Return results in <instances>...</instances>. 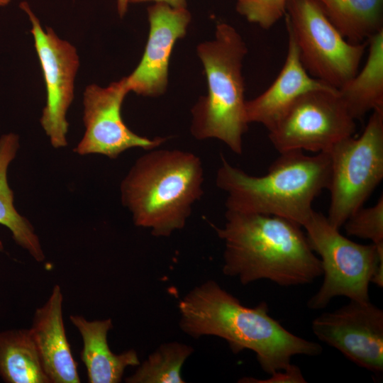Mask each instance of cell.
I'll use <instances>...</instances> for the list:
<instances>
[{"instance_id": "cell-2", "label": "cell", "mask_w": 383, "mask_h": 383, "mask_svg": "<svg viewBox=\"0 0 383 383\" xmlns=\"http://www.w3.org/2000/svg\"><path fill=\"white\" fill-rule=\"evenodd\" d=\"M301 227L279 216L227 210L224 226L216 228L224 243L223 274L243 284L260 279L283 287L311 283L322 269Z\"/></svg>"}, {"instance_id": "cell-4", "label": "cell", "mask_w": 383, "mask_h": 383, "mask_svg": "<svg viewBox=\"0 0 383 383\" xmlns=\"http://www.w3.org/2000/svg\"><path fill=\"white\" fill-rule=\"evenodd\" d=\"M155 149L139 157L123 179L121 199L136 226L168 237L184 227L201 196L204 169L192 152Z\"/></svg>"}, {"instance_id": "cell-19", "label": "cell", "mask_w": 383, "mask_h": 383, "mask_svg": "<svg viewBox=\"0 0 383 383\" xmlns=\"http://www.w3.org/2000/svg\"><path fill=\"white\" fill-rule=\"evenodd\" d=\"M0 377L6 383H50L30 328L0 332Z\"/></svg>"}, {"instance_id": "cell-8", "label": "cell", "mask_w": 383, "mask_h": 383, "mask_svg": "<svg viewBox=\"0 0 383 383\" xmlns=\"http://www.w3.org/2000/svg\"><path fill=\"white\" fill-rule=\"evenodd\" d=\"M285 16L286 27L311 76L338 89L356 74L367 40L348 41L316 0H288Z\"/></svg>"}, {"instance_id": "cell-5", "label": "cell", "mask_w": 383, "mask_h": 383, "mask_svg": "<svg viewBox=\"0 0 383 383\" xmlns=\"http://www.w3.org/2000/svg\"><path fill=\"white\" fill-rule=\"evenodd\" d=\"M247 48L231 26L220 23L213 40L200 44L208 94L192 110L191 132L198 140L216 138L233 152H243V135L249 124L245 113L243 60Z\"/></svg>"}, {"instance_id": "cell-27", "label": "cell", "mask_w": 383, "mask_h": 383, "mask_svg": "<svg viewBox=\"0 0 383 383\" xmlns=\"http://www.w3.org/2000/svg\"><path fill=\"white\" fill-rule=\"evenodd\" d=\"M11 0H0V6H4L9 4Z\"/></svg>"}, {"instance_id": "cell-23", "label": "cell", "mask_w": 383, "mask_h": 383, "mask_svg": "<svg viewBox=\"0 0 383 383\" xmlns=\"http://www.w3.org/2000/svg\"><path fill=\"white\" fill-rule=\"evenodd\" d=\"M288 0H237L236 9L249 22L272 28L286 14Z\"/></svg>"}, {"instance_id": "cell-24", "label": "cell", "mask_w": 383, "mask_h": 383, "mask_svg": "<svg viewBox=\"0 0 383 383\" xmlns=\"http://www.w3.org/2000/svg\"><path fill=\"white\" fill-rule=\"evenodd\" d=\"M271 377L266 379H257L252 377H245L239 382L248 383H305L306 382L301 370L296 365L291 364L286 369L277 371L270 374Z\"/></svg>"}, {"instance_id": "cell-16", "label": "cell", "mask_w": 383, "mask_h": 383, "mask_svg": "<svg viewBox=\"0 0 383 383\" xmlns=\"http://www.w3.org/2000/svg\"><path fill=\"white\" fill-rule=\"evenodd\" d=\"M70 320L82 339L80 358L89 382L118 383L127 367L140 365L135 350L116 354L110 350L107 336L113 328L111 318L89 321L82 316L71 315Z\"/></svg>"}, {"instance_id": "cell-14", "label": "cell", "mask_w": 383, "mask_h": 383, "mask_svg": "<svg viewBox=\"0 0 383 383\" xmlns=\"http://www.w3.org/2000/svg\"><path fill=\"white\" fill-rule=\"evenodd\" d=\"M287 32V52L279 74L263 93L245 102L248 123H258L267 130L304 94L313 90L335 89L308 73L301 61L295 39L288 28Z\"/></svg>"}, {"instance_id": "cell-1", "label": "cell", "mask_w": 383, "mask_h": 383, "mask_svg": "<svg viewBox=\"0 0 383 383\" xmlns=\"http://www.w3.org/2000/svg\"><path fill=\"white\" fill-rule=\"evenodd\" d=\"M179 326L188 335L220 337L234 353L250 350L269 374L286 369L294 355L321 353V345L289 332L269 315L261 302L247 307L216 282L208 280L189 291L178 304Z\"/></svg>"}, {"instance_id": "cell-25", "label": "cell", "mask_w": 383, "mask_h": 383, "mask_svg": "<svg viewBox=\"0 0 383 383\" xmlns=\"http://www.w3.org/2000/svg\"><path fill=\"white\" fill-rule=\"evenodd\" d=\"M153 1L155 3L166 4L173 8H186V0H129V3H141Z\"/></svg>"}, {"instance_id": "cell-13", "label": "cell", "mask_w": 383, "mask_h": 383, "mask_svg": "<svg viewBox=\"0 0 383 383\" xmlns=\"http://www.w3.org/2000/svg\"><path fill=\"white\" fill-rule=\"evenodd\" d=\"M150 32L142 59L125 77L129 91L157 96L166 89L170 57L176 41L184 37L191 19L186 8L155 3L148 9Z\"/></svg>"}, {"instance_id": "cell-12", "label": "cell", "mask_w": 383, "mask_h": 383, "mask_svg": "<svg viewBox=\"0 0 383 383\" xmlns=\"http://www.w3.org/2000/svg\"><path fill=\"white\" fill-rule=\"evenodd\" d=\"M321 341L337 349L358 366L383 371V311L370 301L350 302L321 314L311 324Z\"/></svg>"}, {"instance_id": "cell-26", "label": "cell", "mask_w": 383, "mask_h": 383, "mask_svg": "<svg viewBox=\"0 0 383 383\" xmlns=\"http://www.w3.org/2000/svg\"><path fill=\"white\" fill-rule=\"evenodd\" d=\"M129 4V0H117V9L121 17L126 13Z\"/></svg>"}, {"instance_id": "cell-15", "label": "cell", "mask_w": 383, "mask_h": 383, "mask_svg": "<svg viewBox=\"0 0 383 383\" xmlns=\"http://www.w3.org/2000/svg\"><path fill=\"white\" fill-rule=\"evenodd\" d=\"M62 303L61 287L55 284L46 302L36 309L30 330L50 383H79L77 364L64 326Z\"/></svg>"}, {"instance_id": "cell-7", "label": "cell", "mask_w": 383, "mask_h": 383, "mask_svg": "<svg viewBox=\"0 0 383 383\" xmlns=\"http://www.w3.org/2000/svg\"><path fill=\"white\" fill-rule=\"evenodd\" d=\"M328 152L331 203L326 217L340 229L383 178V109L372 111L358 138H345Z\"/></svg>"}, {"instance_id": "cell-11", "label": "cell", "mask_w": 383, "mask_h": 383, "mask_svg": "<svg viewBox=\"0 0 383 383\" xmlns=\"http://www.w3.org/2000/svg\"><path fill=\"white\" fill-rule=\"evenodd\" d=\"M129 92L126 78L107 87L88 86L83 96L84 134L74 148L79 155L99 154L117 158L133 148L150 150L157 148L165 138L150 139L133 133L123 121L121 109Z\"/></svg>"}, {"instance_id": "cell-9", "label": "cell", "mask_w": 383, "mask_h": 383, "mask_svg": "<svg viewBox=\"0 0 383 383\" xmlns=\"http://www.w3.org/2000/svg\"><path fill=\"white\" fill-rule=\"evenodd\" d=\"M269 131L279 152L290 150L328 152L340 140L353 136L355 120L338 91L318 89L300 96Z\"/></svg>"}, {"instance_id": "cell-21", "label": "cell", "mask_w": 383, "mask_h": 383, "mask_svg": "<svg viewBox=\"0 0 383 383\" xmlns=\"http://www.w3.org/2000/svg\"><path fill=\"white\" fill-rule=\"evenodd\" d=\"M194 350L190 345L170 342L160 345L130 377L127 383H184L182 368Z\"/></svg>"}, {"instance_id": "cell-6", "label": "cell", "mask_w": 383, "mask_h": 383, "mask_svg": "<svg viewBox=\"0 0 383 383\" xmlns=\"http://www.w3.org/2000/svg\"><path fill=\"white\" fill-rule=\"evenodd\" d=\"M302 227L311 248L319 256L323 275L318 291L307 302L309 308L323 309L337 296L370 301V284L383 287V246L348 239L315 211Z\"/></svg>"}, {"instance_id": "cell-22", "label": "cell", "mask_w": 383, "mask_h": 383, "mask_svg": "<svg viewBox=\"0 0 383 383\" xmlns=\"http://www.w3.org/2000/svg\"><path fill=\"white\" fill-rule=\"evenodd\" d=\"M343 226L348 235L370 240L377 246H383V196L375 205L357 209Z\"/></svg>"}, {"instance_id": "cell-3", "label": "cell", "mask_w": 383, "mask_h": 383, "mask_svg": "<svg viewBox=\"0 0 383 383\" xmlns=\"http://www.w3.org/2000/svg\"><path fill=\"white\" fill-rule=\"evenodd\" d=\"M221 160L216 182L227 194V210L279 216L301 227L313 211L314 199L329 183L328 152L315 155L302 150L281 152L261 177L251 176Z\"/></svg>"}, {"instance_id": "cell-10", "label": "cell", "mask_w": 383, "mask_h": 383, "mask_svg": "<svg viewBox=\"0 0 383 383\" xmlns=\"http://www.w3.org/2000/svg\"><path fill=\"white\" fill-rule=\"evenodd\" d=\"M21 8L28 14L32 25L35 48L43 70L47 91L40 124L52 146L67 145V112L74 97V82L79 61L76 48L58 38L51 28L44 30L27 2Z\"/></svg>"}, {"instance_id": "cell-20", "label": "cell", "mask_w": 383, "mask_h": 383, "mask_svg": "<svg viewBox=\"0 0 383 383\" xmlns=\"http://www.w3.org/2000/svg\"><path fill=\"white\" fill-rule=\"evenodd\" d=\"M349 42L360 43L383 29V0H316Z\"/></svg>"}, {"instance_id": "cell-28", "label": "cell", "mask_w": 383, "mask_h": 383, "mask_svg": "<svg viewBox=\"0 0 383 383\" xmlns=\"http://www.w3.org/2000/svg\"><path fill=\"white\" fill-rule=\"evenodd\" d=\"M4 250V244L2 241L0 240V252Z\"/></svg>"}, {"instance_id": "cell-17", "label": "cell", "mask_w": 383, "mask_h": 383, "mask_svg": "<svg viewBox=\"0 0 383 383\" xmlns=\"http://www.w3.org/2000/svg\"><path fill=\"white\" fill-rule=\"evenodd\" d=\"M367 41L368 55L362 70L338 89L355 120L383 109V29Z\"/></svg>"}, {"instance_id": "cell-18", "label": "cell", "mask_w": 383, "mask_h": 383, "mask_svg": "<svg viewBox=\"0 0 383 383\" xmlns=\"http://www.w3.org/2000/svg\"><path fill=\"white\" fill-rule=\"evenodd\" d=\"M19 147L18 135L10 133L0 137V224L11 231L18 245L35 261L41 262L45 255L40 239L31 223L16 209L13 192L7 179L9 166L16 157Z\"/></svg>"}]
</instances>
